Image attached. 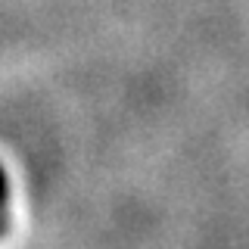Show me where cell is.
<instances>
[{
  "label": "cell",
  "instance_id": "1",
  "mask_svg": "<svg viewBox=\"0 0 249 249\" xmlns=\"http://www.w3.org/2000/svg\"><path fill=\"white\" fill-rule=\"evenodd\" d=\"M3 209H6V171L0 168V231H3Z\"/></svg>",
  "mask_w": 249,
  "mask_h": 249
}]
</instances>
